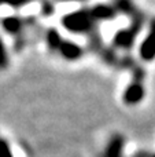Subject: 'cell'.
<instances>
[{
  "instance_id": "cell-1",
  "label": "cell",
  "mask_w": 155,
  "mask_h": 157,
  "mask_svg": "<svg viewBox=\"0 0 155 157\" xmlns=\"http://www.w3.org/2000/svg\"><path fill=\"white\" fill-rule=\"evenodd\" d=\"M60 22L67 32L74 33V35H82V33H89L95 26L96 21L92 18L91 11L88 8H82V10L66 14Z\"/></svg>"
},
{
  "instance_id": "cell-2",
  "label": "cell",
  "mask_w": 155,
  "mask_h": 157,
  "mask_svg": "<svg viewBox=\"0 0 155 157\" xmlns=\"http://www.w3.org/2000/svg\"><path fill=\"white\" fill-rule=\"evenodd\" d=\"M142 26V21L135 22V25L132 24L131 28H126V29H120L113 37V46L115 48H122V50H128L133 46L135 40H136V36L140 30Z\"/></svg>"
},
{
  "instance_id": "cell-3",
  "label": "cell",
  "mask_w": 155,
  "mask_h": 157,
  "mask_svg": "<svg viewBox=\"0 0 155 157\" xmlns=\"http://www.w3.org/2000/svg\"><path fill=\"white\" fill-rule=\"evenodd\" d=\"M139 57L143 62H153L155 59V19H153L148 30L139 47Z\"/></svg>"
},
{
  "instance_id": "cell-4",
  "label": "cell",
  "mask_w": 155,
  "mask_h": 157,
  "mask_svg": "<svg viewBox=\"0 0 155 157\" xmlns=\"http://www.w3.org/2000/svg\"><path fill=\"white\" fill-rule=\"evenodd\" d=\"M146 95V90H144V86L142 84V80L140 78H135L131 84L125 88L122 94V101L125 105H137L143 101Z\"/></svg>"
},
{
  "instance_id": "cell-5",
  "label": "cell",
  "mask_w": 155,
  "mask_h": 157,
  "mask_svg": "<svg viewBox=\"0 0 155 157\" xmlns=\"http://www.w3.org/2000/svg\"><path fill=\"white\" fill-rule=\"evenodd\" d=\"M58 51L66 61H77L84 54V48L80 44L74 43L71 40H63L62 46H60V48Z\"/></svg>"
},
{
  "instance_id": "cell-6",
  "label": "cell",
  "mask_w": 155,
  "mask_h": 157,
  "mask_svg": "<svg viewBox=\"0 0 155 157\" xmlns=\"http://www.w3.org/2000/svg\"><path fill=\"white\" fill-rule=\"evenodd\" d=\"M89 11L95 21H110V19H114L118 13L114 6L109 4H96L95 7L89 8Z\"/></svg>"
},
{
  "instance_id": "cell-7",
  "label": "cell",
  "mask_w": 155,
  "mask_h": 157,
  "mask_svg": "<svg viewBox=\"0 0 155 157\" xmlns=\"http://www.w3.org/2000/svg\"><path fill=\"white\" fill-rule=\"evenodd\" d=\"M124 152V138L121 135H115L110 139L103 157H122Z\"/></svg>"
},
{
  "instance_id": "cell-8",
  "label": "cell",
  "mask_w": 155,
  "mask_h": 157,
  "mask_svg": "<svg viewBox=\"0 0 155 157\" xmlns=\"http://www.w3.org/2000/svg\"><path fill=\"white\" fill-rule=\"evenodd\" d=\"M2 26L8 35L16 36L21 33L22 28H23V22L19 17H5L2 19Z\"/></svg>"
},
{
  "instance_id": "cell-9",
  "label": "cell",
  "mask_w": 155,
  "mask_h": 157,
  "mask_svg": "<svg viewBox=\"0 0 155 157\" xmlns=\"http://www.w3.org/2000/svg\"><path fill=\"white\" fill-rule=\"evenodd\" d=\"M45 41L49 48L54 50V51H58L63 43V39L56 29H48L45 33Z\"/></svg>"
},
{
  "instance_id": "cell-10",
  "label": "cell",
  "mask_w": 155,
  "mask_h": 157,
  "mask_svg": "<svg viewBox=\"0 0 155 157\" xmlns=\"http://www.w3.org/2000/svg\"><path fill=\"white\" fill-rule=\"evenodd\" d=\"M114 7L117 11H122V13H125V14L133 13V4H132L131 0H117Z\"/></svg>"
},
{
  "instance_id": "cell-11",
  "label": "cell",
  "mask_w": 155,
  "mask_h": 157,
  "mask_svg": "<svg viewBox=\"0 0 155 157\" xmlns=\"http://www.w3.org/2000/svg\"><path fill=\"white\" fill-rule=\"evenodd\" d=\"M8 66V52L5 50L4 41L0 39V71L5 69Z\"/></svg>"
},
{
  "instance_id": "cell-12",
  "label": "cell",
  "mask_w": 155,
  "mask_h": 157,
  "mask_svg": "<svg viewBox=\"0 0 155 157\" xmlns=\"http://www.w3.org/2000/svg\"><path fill=\"white\" fill-rule=\"evenodd\" d=\"M32 0H0V6H8L13 8H21L27 6Z\"/></svg>"
},
{
  "instance_id": "cell-13",
  "label": "cell",
  "mask_w": 155,
  "mask_h": 157,
  "mask_svg": "<svg viewBox=\"0 0 155 157\" xmlns=\"http://www.w3.org/2000/svg\"><path fill=\"white\" fill-rule=\"evenodd\" d=\"M0 157H14L10 145L5 139H0Z\"/></svg>"
},
{
  "instance_id": "cell-14",
  "label": "cell",
  "mask_w": 155,
  "mask_h": 157,
  "mask_svg": "<svg viewBox=\"0 0 155 157\" xmlns=\"http://www.w3.org/2000/svg\"><path fill=\"white\" fill-rule=\"evenodd\" d=\"M60 2H80V0H60Z\"/></svg>"
},
{
  "instance_id": "cell-15",
  "label": "cell",
  "mask_w": 155,
  "mask_h": 157,
  "mask_svg": "<svg viewBox=\"0 0 155 157\" xmlns=\"http://www.w3.org/2000/svg\"><path fill=\"white\" fill-rule=\"evenodd\" d=\"M153 157H155V155H154V156H153Z\"/></svg>"
}]
</instances>
